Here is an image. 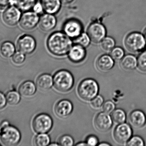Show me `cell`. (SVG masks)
Returning a JSON list of instances; mask_svg holds the SVG:
<instances>
[{
    "label": "cell",
    "instance_id": "6da1fadb",
    "mask_svg": "<svg viewBox=\"0 0 146 146\" xmlns=\"http://www.w3.org/2000/svg\"><path fill=\"white\" fill-rule=\"evenodd\" d=\"M72 45V39L63 32H55L47 39L48 49L56 56H63L68 54Z\"/></svg>",
    "mask_w": 146,
    "mask_h": 146
},
{
    "label": "cell",
    "instance_id": "7a4b0ae2",
    "mask_svg": "<svg viewBox=\"0 0 146 146\" xmlns=\"http://www.w3.org/2000/svg\"><path fill=\"white\" fill-rule=\"evenodd\" d=\"M72 74L66 70L57 71L53 77V85L56 90L61 92H67L72 88L74 85Z\"/></svg>",
    "mask_w": 146,
    "mask_h": 146
},
{
    "label": "cell",
    "instance_id": "3957f363",
    "mask_svg": "<svg viewBox=\"0 0 146 146\" xmlns=\"http://www.w3.org/2000/svg\"><path fill=\"white\" fill-rule=\"evenodd\" d=\"M99 87L98 82L92 79L83 80L78 85L77 93L79 97L85 101H91L98 93Z\"/></svg>",
    "mask_w": 146,
    "mask_h": 146
},
{
    "label": "cell",
    "instance_id": "277c9868",
    "mask_svg": "<svg viewBox=\"0 0 146 146\" xmlns=\"http://www.w3.org/2000/svg\"><path fill=\"white\" fill-rule=\"evenodd\" d=\"M124 44L128 50L133 53L142 52L146 47V40L144 35L138 32L129 33L125 38Z\"/></svg>",
    "mask_w": 146,
    "mask_h": 146
},
{
    "label": "cell",
    "instance_id": "5b68a950",
    "mask_svg": "<svg viewBox=\"0 0 146 146\" xmlns=\"http://www.w3.org/2000/svg\"><path fill=\"white\" fill-rule=\"evenodd\" d=\"M21 135L18 129L8 126L0 128V139L4 145H16L20 141Z\"/></svg>",
    "mask_w": 146,
    "mask_h": 146
},
{
    "label": "cell",
    "instance_id": "8992f818",
    "mask_svg": "<svg viewBox=\"0 0 146 146\" xmlns=\"http://www.w3.org/2000/svg\"><path fill=\"white\" fill-rule=\"evenodd\" d=\"M53 125V121L50 116L45 113L39 114L33 121V130L37 133H47L50 131Z\"/></svg>",
    "mask_w": 146,
    "mask_h": 146
},
{
    "label": "cell",
    "instance_id": "52a82bcc",
    "mask_svg": "<svg viewBox=\"0 0 146 146\" xmlns=\"http://www.w3.org/2000/svg\"><path fill=\"white\" fill-rule=\"evenodd\" d=\"M87 33L91 41L97 43L101 42L105 37L106 34V28L102 23L93 22L88 26Z\"/></svg>",
    "mask_w": 146,
    "mask_h": 146
},
{
    "label": "cell",
    "instance_id": "ba28073f",
    "mask_svg": "<svg viewBox=\"0 0 146 146\" xmlns=\"http://www.w3.org/2000/svg\"><path fill=\"white\" fill-rule=\"evenodd\" d=\"M62 29L63 32L68 37L74 39L83 32V27L79 20L70 19L64 23Z\"/></svg>",
    "mask_w": 146,
    "mask_h": 146
},
{
    "label": "cell",
    "instance_id": "9c48e42d",
    "mask_svg": "<svg viewBox=\"0 0 146 146\" xmlns=\"http://www.w3.org/2000/svg\"><path fill=\"white\" fill-rule=\"evenodd\" d=\"M36 43L34 38L30 35H23L19 38L17 42L18 50L25 54H30L36 49Z\"/></svg>",
    "mask_w": 146,
    "mask_h": 146
},
{
    "label": "cell",
    "instance_id": "30bf717a",
    "mask_svg": "<svg viewBox=\"0 0 146 146\" xmlns=\"http://www.w3.org/2000/svg\"><path fill=\"white\" fill-rule=\"evenodd\" d=\"M132 132L129 125L126 123H121L117 126L114 130V138L118 143L125 144L131 139Z\"/></svg>",
    "mask_w": 146,
    "mask_h": 146
},
{
    "label": "cell",
    "instance_id": "8fae6325",
    "mask_svg": "<svg viewBox=\"0 0 146 146\" xmlns=\"http://www.w3.org/2000/svg\"><path fill=\"white\" fill-rule=\"evenodd\" d=\"M39 19V15L33 11H27L21 15L19 21L20 25L25 30H32L38 25Z\"/></svg>",
    "mask_w": 146,
    "mask_h": 146
},
{
    "label": "cell",
    "instance_id": "7c38bea8",
    "mask_svg": "<svg viewBox=\"0 0 146 146\" xmlns=\"http://www.w3.org/2000/svg\"><path fill=\"white\" fill-rule=\"evenodd\" d=\"M21 10L15 6H9L5 9L3 14V19L5 24L8 25H16L20 20L21 17Z\"/></svg>",
    "mask_w": 146,
    "mask_h": 146
},
{
    "label": "cell",
    "instance_id": "4fadbf2b",
    "mask_svg": "<svg viewBox=\"0 0 146 146\" xmlns=\"http://www.w3.org/2000/svg\"><path fill=\"white\" fill-rule=\"evenodd\" d=\"M112 121L109 114L104 112H100L94 119V126L100 132H107L112 127Z\"/></svg>",
    "mask_w": 146,
    "mask_h": 146
},
{
    "label": "cell",
    "instance_id": "5bb4252c",
    "mask_svg": "<svg viewBox=\"0 0 146 146\" xmlns=\"http://www.w3.org/2000/svg\"><path fill=\"white\" fill-rule=\"evenodd\" d=\"M73 110V105L71 101L62 99L56 103L54 107L55 113L60 118H65L70 115Z\"/></svg>",
    "mask_w": 146,
    "mask_h": 146
},
{
    "label": "cell",
    "instance_id": "9a60e30c",
    "mask_svg": "<svg viewBox=\"0 0 146 146\" xmlns=\"http://www.w3.org/2000/svg\"><path fill=\"white\" fill-rule=\"evenodd\" d=\"M57 19L54 15L46 13L42 15L39 19V27L42 31L49 32L53 30L56 26Z\"/></svg>",
    "mask_w": 146,
    "mask_h": 146
},
{
    "label": "cell",
    "instance_id": "2e32d148",
    "mask_svg": "<svg viewBox=\"0 0 146 146\" xmlns=\"http://www.w3.org/2000/svg\"><path fill=\"white\" fill-rule=\"evenodd\" d=\"M86 55V51L84 47L75 44L72 45L68 53L70 61L75 63L82 61Z\"/></svg>",
    "mask_w": 146,
    "mask_h": 146
},
{
    "label": "cell",
    "instance_id": "e0dca14e",
    "mask_svg": "<svg viewBox=\"0 0 146 146\" xmlns=\"http://www.w3.org/2000/svg\"><path fill=\"white\" fill-rule=\"evenodd\" d=\"M129 120L131 125L135 128H141L145 126L146 123L145 113L139 110L132 111L129 115Z\"/></svg>",
    "mask_w": 146,
    "mask_h": 146
},
{
    "label": "cell",
    "instance_id": "ac0fdd59",
    "mask_svg": "<svg viewBox=\"0 0 146 146\" xmlns=\"http://www.w3.org/2000/svg\"><path fill=\"white\" fill-rule=\"evenodd\" d=\"M114 61L111 56L104 55L100 56L96 61L97 69L99 71L106 72L110 71L114 66Z\"/></svg>",
    "mask_w": 146,
    "mask_h": 146
},
{
    "label": "cell",
    "instance_id": "d6986e66",
    "mask_svg": "<svg viewBox=\"0 0 146 146\" xmlns=\"http://www.w3.org/2000/svg\"><path fill=\"white\" fill-rule=\"evenodd\" d=\"M44 12L51 14H56L60 10L62 3L61 0H41Z\"/></svg>",
    "mask_w": 146,
    "mask_h": 146
},
{
    "label": "cell",
    "instance_id": "ffe728a7",
    "mask_svg": "<svg viewBox=\"0 0 146 146\" xmlns=\"http://www.w3.org/2000/svg\"><path fill=\"white\" fill-rule=\"evenodd\" d=\"M36 85L41 91L49 90L53 85V78L48 74H42L38 77L36 81Z\"/></svg>",
    "mask_w": 146,
    "mask_h": 146
},
{
    "label": "cell",
    "instance_id": "44dd1931",
    "mask_svg": "<svg viewBox=\"0 0 146 146\" xmlns=\"http://www.w3.org/2000/svg\"><path fill=\"white\" fill-rule=\"evenodd\" d=\"M36 91V85L33 81H27L22 83L19 87L20 94L25 97L33 96Z\"/></svg>",
    "mask_w": 146,
    "mask_h": 146
},
{
    "label": "cell",
    "instance_id": "7402d4cb",
    "mask_svg": "<svg viewBox=\"0 0 146 146\" xmlns=\"http://www.w3.org/2000/svg\"><path fill=\"white\" fill-rule=\"evenodd\" d=\"M137 64L136 57L131 55H127L123 57L120 62L121 67L126 71L133 70L136 68Z\"/></svg>",
    "mask_w": 146,
    "mask_h": 146
},
{
    "label": "cell",
    "instance_id": "603a6c76",
    "mask_svg": "<svg viewBox=\"0 0 146 146\" xmlns=\"http://www.w3.org/2000/svg\"><path fill=\"white\" fill-rule=\"evenodd\" d=\"M15 50L14 45L12 42H3L0 45V55L4 58H9L14 55Z\"/></svg>",
    "mask_w": 146,
    "mask_h": 146
},
{
    "label": "cell",
    "instance_id": "cb8c5ba5",
    "mask_svg": "<svg viewBox=\"0 0 146 146\" xmlns=\"http://www.w3.org/2000/svg\"><path fill=\"white\" fill-rule=\"evenodd\" d=\"M36 0H13V4L21 11L27 12L33 8Z\"/></svg>",
    "mask_w": 146,
    "mask_h": 146
},
{
    "label": "cell",
    "instance_id": "d4e9b609",
    "mask_svg": "<svg viewBox=\"0 0 146 146\" xmlns=\"http://www.w3.org/2000/svg\"><path fill=\"white\" fill-rule=\"evenodd\" d=\"M50 141V137L48 135L39 133L34 138L33 144L36 146H47L49 145Z\"/></svg>",
    "mask_w": 146,
    "mask_h": 146
},
{
    "label": "cell",
    "instance_id": "484cf974",
    "mask_svg": "<svg viewBox=\"0 0 146 146\" xmlns=\"http://www.w3.org/2000/svg\"><path fill=\"white\" fill-rule=\"evenodd\" d=\"M111 117L113 121L117 124L124 123L126 119V113L121 109H117L111 113Z\"/></svg>",
    "mask_w": 146,
    "mask_h": 146
},
{
    "label": "cell",
    "instance_id": "4316f807",
    "mask_svg": "<svg viewBox=\"0 0 146 146\" xmlns=\"http://www.w3.org/2000/svg\"><path fill=\"white\" fill-rule=\"evenodd\" d=\"M74 39V44L79 45L85 48L89 46L91 42V39L87 33L83 32Z\"/></svg>",
    "mask_w": 146,
    "mask_h": 146
},
{
    "label": "cell",
    "instance_id": "83f0119b",
    "mask_svg": "<svg viewBox=\"0 0 146 146\" xmlns=\"http://www.w3.org/2000/svg\"><path fill=\"white\" fill-rule=\"evenodd\" d=\"M101 47L106 51H111L115 45V39L111 37H106L101 42Z\"/></svg>",
    "mask_w": 146,
    "mask_h": 146
},
{
    "label": "cell",
    "instance_id": "f1b7e54d",
    "mask_svg": "<svg viewBox=\"0 0 146 146\" xmlns=\"http://www.w3.org/2000/svg\"><path fill=\"white\" fill-rule=\"evenodd\" d=\"M6 100L10 105L18 104L20 101L19 94L15 91H10L6 94Z\"/></svg>",
    "mask_w": 146,
    "mask_h": 146
},
{
    "label": "cell",
    "instance_id": "f546056e",
    "mask_svg": "<svg viewBox=\"0 0 146 146\" xmlns=\"http://www.w3.org/2000/svg\"><path fill=\"white\" fill-rule=\"evenodd\" d=\"M124 55V50L121 47H115L111 51V57L115 61H118L121 60Z\"/></svg>",
    "mask_w": 146,
    "mask_h": 146
},
{
    "label": "cell",
    "instance_id": "4dcf8cb0",
    "mask_svg": "<svg viewBox=\"0 0 146 146\" xmlns=\"http://www.w3.org/2000/svg\"><path fill=\"white\" fill-rule=\"evenodd\" d=\"M59 145L72 146L74 145V140L72 136L68 135L61 136L58 140Z\"/></svg>",
    "mask_w": 146,
    "mask_h": 146
},
{
    "label": "cell",
    "instance_id": "1f68e13d",
    "mask_svg": "<svg viewBox=\"0 0 146 146\" xmlns=\"http://www.w3.org/2000/svg\"><path fill=\"white\" fill-rule=\"evenodd\" d=\"M138 67L141 71L146 72V51H142L137 60Z\"/></svg>",
    "mask_w": 146,
    "mask_h": 146
},
{
    "label": "cell",
    "instance_id": "d6a6232c",
    "mask_svg": "<svg viewBox=\"0 0 146 146\" xmlns=\"http://www.w3.org/2000/svg\"><path fill=\"white\" fill-rule=\"evenodd\" d=\"M104 103V99L101 95H97L90 102V105L94 109H100Z\"/></svg>",
    "mask_w": 146,
    "mask_h": 146
},
{
    "label": "cell",
    "instance_id": "836d02e7",
    "mask_svg": "<svg viewBox=\"0 0 146 146\" xmlns=\"http://www.w3.org/2000/svg\"><path fill=\"white\" fill-rule=\"evenodd\" d=\"M129 146H144L145 143L143 139L139 136H135L131 138L127 142Z\"/></svg>",
    "mask_w": 146,
    "mask_h": 146
},
{
    "label": "cell",
    "instance_id": "e575fe53",
    "mask_svg": "<svg viewBox=\"0 0 146 146\" xmlns=\"http://www.w3.org/2000/svg\"><path fill=\"white\" fill-rule=\"evenodd\" d=\"M25 54L20 51L15 52L12 57L13 61L16 64H22L25 61Z\"/></svg>",
    "mask_w": 146,
    "mask_h": 146
},
{
    "label": "cell",
    "instance_id": "d590c367",
    "mask_svg": "<svg viewBox=\"0 0 146 146\" xmlns=\"http://www.w3.org/2000/svg\"><path fill=\"white\" fill-rule=\"evenodd\" d=\"M115 105L114 103L111 101H107L104 103L102 109L103 111L108 114L112 113L115 110Z\"/></svg>",
    "mask_w": 146,
    "mask_h": 146
},
{
    "label": "cell",
    "instance_id": "8d00e7d4",
    "mask_svg": "<svg viewBox=\"0 0 146 146\" xmlns=\"http://www.w3.org/2000/svg\"><path fill=\"white\" fill-rule=\"evenodd\" d=\"M86 143L88 146H96L98 143V139L95 135H89L87 138Z\"/></svg>",
    "mask_w": 146,
    "mask_h": 146
},
{
    "label": "cell",
    "instance_id": "74e56055",
    "mask_svg": "<svg viewBox=\"0 0 146 146\" xmlns=\"http://www.w3.org/2000/svg\"><path fill=\"white\" fill-rule=\"evenodd\" d=\"M32 9L33 11L36 13L38 15L42 14L43 12H44L42 5L40 1L36 2L33 6Z\"/></svg>",
    "mask_w": 146,
    "mask_h": 146
},
{
    "label": "cell",
    "instance_id": "f35d334b",
    "mask_svg": "<svg viewBox=\"0 0 146 146\" xmlns=\"http://www.w3.org/2000/svg\"><path fill=\"white\" fill-rule=\"evenodd\" d=\"M13 0H0V10L6 9L11 4H13Z\"/></svg>",
    "mask_w": 146,
    "mask_h": 146
},
{
    "label": "cell",
    "instance_id": "ab89813d",
    "mask_svg": "<svg viewBox=\"0 0 146 146\" xmlns=\"http://www.w3.org/2000/svg\"><path fill=\"white\" fill-rule=\"evenodd\" d=\"M6 97L2 93L0 92V110L3 109L6 104Z\"/></svg>",
    "mask_w": 146,
    "mask_h": 146
},
{
    "label": "cell",
    "instance_id": "60d3db41",
    "mask_svg": "<svg viewBox=\"0 0 146 146\" xmlns=\"http://www.w3.org/2000/svg\"><path fill=\"white\" fill-rule=\"evenodd\" d=\"M9 125V122L7 121H4L1 123L0 125V128H1L4 127Z\"/></svg>",
    "mask_w": 146,
    "mask_h": 146
},
{
    "label": "cell",
    "instance_id": "b9f144b4",
    "mask_svg": "<svg viewBox=\"0 0 146 146\" xmlns=\"http://www.w3.org/2000/svg\"><path fill=\"white\" fill-rule=\"evenodd\" d=\"M74 0H61L62 3L63 4H69L73 2Z\"/></svg>",
    "mask_w": 146,
    "mask_h": 146
},
{
    "label": "cell",
    "instance_id": "7bdbcfd3",
    "mask_svg": "<svg viewBox=\"0 0 146 146\" xmlns=\"http://www.w3.org/2000/svg\"><path fill=\"white\" fill-rule=\"evenodd\" d=\"M86 143H84V142H81V143H79V144H76V146H87ZM88 146V145H87Z\"/></svg>",
    "mask_w": 146,
    "mask_h": 146
},
{
    "label": "cell",
    "instance_id": "ee69618b",
    "mask_svg": "<svg viewBox=\"0 0 146 146\" xmlns=\"http://www.w3.org/2000/svg\"><path fill=\"white\" fill-rule=\"evenodd\" d=\"M99 146H110V144H108V143H101V144H100V145H99Z\"/></svg>",
    "mask_w": 146,
    "mask_h": 146
},
{
    "label": "cell",
    "instance_id": "f6af8a7d",
    "mask_svg": "<svg viewBox=\"0 0 146 146\" xmlns=\"http://www.w3.org/2000/svg\"><path fill=\"white\" fill-rule=\"evenodd\" d=\"M143 35H144V37H145V39L146 40V27L145 29L144 30V32H143Z\"/></svg>",
    "mask_w": 146,
    "mask_h": 146
},
{
    "label": "cell",
    "instance_id": "bcb514c9",
    "mask_svg": "<svg viewBox=\"0 0 146 146\" xmlns=\"http://www.w3.org/2000/svg\"><path fill=\"white\" fill-rule=\"evenodd\" d=\"M49 145L50 146H59V144H51V145Z\"/></svg>",
    "mask_w": 146,
    "mask_h": 146
},
{
    "label": "cell",
    "instance_id": "7dc6e473",
    "mask_svg": "<svg viewBox=\"0 0 146 146\" xmlns=\"http://www.w3.org/2000/svg\"><path fill=\"white\" fill-rule=\"evenodd\" d=\"M0 146H1V145H0Z\"/></svg>",
    "mask_w": 146,
    "mask_h": 146
}]
</instances>
